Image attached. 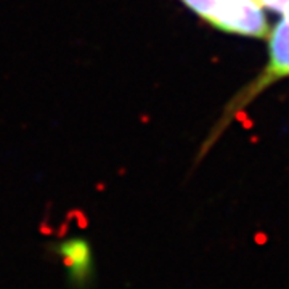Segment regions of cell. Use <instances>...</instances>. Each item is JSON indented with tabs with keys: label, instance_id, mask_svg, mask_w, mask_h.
Wrapping results in <instances>:
<instances>
[{
	"label": "cell",
	"instance_id": "6da1fadb",
	"mask_svg": "<svg viewBox=\"0 0 289 289\" xmlns=\"http://www.w3.org/2000/svg\"><path fill=\"white\" fill-rule=\"evenodd\" d=\"M188 8L220 31L246 37H269L259 0H182Z\"/></svg>",
	"mask_w": 289,
	"mask_h": 289
},
{
	"label": "cell",
	"instance_id": "7a4b0ae2",
	"mask_svg": "<svg viewBox=\"0 0 289 289\" xmlns=\"http://www.w3.org/2000/svg\"><path fill=\"white\" fill-rule=\"evenodd\" d=\"M289 76V18L283 17L269 34V63L264 72L255 79L241 95L235 100L233 106L228 108L230 113H236L254 100L273 82Z\"/></svg>",
	"mask_w": 289,
	"mask_h": 289
},
{
	"label": "cell",
	"instance_id": "3957f363",
	"mask_svg": "<svg viewBox=\"0 0 289 289\" xmlns=\"http://www.w3.org/2000/svg\"><path fill=\"white\" fill-rule=\"evenodd\" d=\"M53 254L60 262L68 286L71 289H90L95 283L97 264L92 244L84 236H69L58 241Z\"/></svg>",
	"mask_w": 289,
	"mask_h": 289
},
{
	"label": "cell",
	"instance_id": "277c9868",
	"mask_svg": "<svg viewBox=\"0 0 289 289\" xmlns=\"http://www.w3.org/2000/svg\"><path fill=\"white\" fill-rule=\"evenodd\" d=\"M262 7H269L272 10H278L285 17L289 18V0H259Z\"/></svg>",
	"mask_w": 289,
	"mask_h": 289
}]
</instances>
